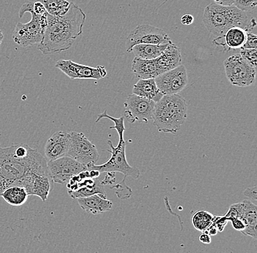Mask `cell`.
Listing matches in <instances>:
<instances>
[{
  "label": "cell",
  "mask_w": 257,
  "mask_h": 253,
  "mask_svg": "<svg viewBox=\"0 0 257 253\" xmlns=\"http://www.w3.org/2000/svg\"><path fill=\"white\" fill-rule=\"evenodd\" d=\"M37 174H51L47 161L35 149L25 157L18 156L15 145L0 147V195L12 186H30Z\"/></svg>",
  "instance_id": "1"
},
{
  "label": "cell",
  "mask_w": 257,
  "mask_h": 253,
  "mask_svg": "<svg viewBox=\"0 0 257 253\" xmlns=\"http://www.w3.org/2000/svg\"><path fill=\"white\" fill-rule=\"evenodd\" d=\"M86 14L70 2V9L64 15L54 17L48 14V26L38 49L43 55L60 53L72 47L83 33Z\"/></svg>",
  "instance_id": "2"
},
{
  "label": "cell",
  "mask_w": 257,
  "mask_h": 253,
  "mask_svg": "<svg viewBox=\"0 0 257 253\" xmlns=\"http://www.w3.org/2000/svg\"><path fill=\"white\" fill-rule=\"evenodd\" d=\"M203 22L208 31L216 37L222 36L232 27H240L250 32L256 25L254 18L250 19L235 6H222L216 3L205 8Z\"/></svg>",
  "instance_id": "3"
},
{
  "label": "cell",
  "mask_w": 257,
  "mask_h": 253,
  "mask_svg": "<svg viewBox=\"0 0 257 253\" xmlns=\"http://www.w3.org/2000/svg\"><path fill=\"white\" fill-rule=\"evenodd\" d=\"M187 118V104L178 94L164 95L156 102L152 119L159 132L176 134Z\"/></svg>",
  "instance_id": "4"
},
{
  "label": "cell",
  "mask_w": 257,
  "mask_h": 253,
  "mask_svg": "<svg viewBox=\"0 0 257 253\" xmlns=\"http://www.w3.org/2000/svg\"><path fill=\"white\" fill-rule=\"evenodd\" d=\"M107 144L111 148L108 150L111 153V157L107 162L101 165L91 164L88 166V170L96 169L99 172H119L124 175V178L130 177L138 179L141 175L139 169L130 166L126 158V147L128 141L124 139L119 140L118 145L114 147L110 140H107Z\"/></svg>",
  "instance_id": "5"
},
{
  "label": "cell",
  "mask_w": 257,
  "mask_h": 253,
  "mask_svg": "<svg viewBox=\"0 0 257 253\" xmlns=\"http://www.w3.org/2000/svg\"><path fill=\"white\" fill-rule=\"evenodd\" d=\"M26 13L31 14V21L27 24L18 23L13 34L14 41L16 44L23 48L30 47L33 45L39 44L43 40L44 35V32L42 30L40 23L41 16L35 14L29 7L27 2L21 7L19 17L22 19Z\"/></svg>",
  "instance_id": "6"
},
{
  "label": "cell",
  "mask_w": 257,
  "mask_h": 253,
  "mask_svg": "<svg viewBox=\"0 0 257 253\" xmlns=\"http://www.w3.org/2000/svg\"><path fill=\"white\" fill-rule=\"evenodd\" d=\"M225 73L228 81L237 87H248L256 80V68L252 67L240 54H234L224 61Z\"/></svg>",
  "instance_id": "7"
},
{
  "label": "cell",
  "mask_w": 257,
  "mask_h": 253,
  "mask_svg": "<svg viewBox=\"0 0 257 253\" xmlns=\"http://www.w3.org/2000/svg\"><path fill=\"white\" fill-rule=\"evenodd\" d=\"M70 134V143L67 156L87 166L96 164L99 155L95 145L88 140L83 133L72 131Z\"/></svg>",
  "instance_id": "8"
},
{
  "label": "cell",
  "mask_w": 257,
  "mask_h": 253,
  "mask_svg": "<svg viewBox=\"0 0 257 253\" xmlns=\"http://www.w3.org/2000/svg\"><path fill=\"white\" fill-rule=\"evenodd\" d=\"M171 43L173 42L168 34L158 27L149 25H138L126 38V52H131L133 46L138 44L162 45Z\"/></svg>",
  "instance_id": "9"
},
{
  "label": "cell",
  "mask_w": 257,
  "mask_h": 253,
  "mask_svg": "<svg viewBox=\"0 0 257 253\" xmlns=\"http://www.w3.org/2000/svg\"><path fill=\"white\" fill-rule=\"evenodd\" d=\"M48 170L54 182L65 184L75 174L88 170V166L78 162L71 157L65 156L50 160L48 163Z\"/></svg>",
  "instance_id": "10"
},
{
  "label": "cell",
  "mask_w": 257,
  "mask_h": 253,
  "mask_svg": "<svg viewBox=\"0 0 257 253\" xmlns=\"http://www.w3.org/2000/svg\"><path fill=\"white\" fill-rule=\"evenodd\" d=\"M156 102L151 99L130 94L125 100L124 115L128 122L148 123L152 119Z\"/></svg>",
  "instance_id": "11"
},
{
  "label": "cell",
  "mask_w": 257,
  "mask_h": 253,
  "mask_svg": "<svg viewBox=\"0 0 257 253\" xmlns=\"http://www.w3.org/2000/svg\"><path fill=\"white\" fill-rule=\"evenodd\" d=\"M156 84L163 95L176 94L184 90L188 84V75L184 65L161 74L155 78Z\"/></svg>",
  "instance_id": "12"
},
{
  "label": "cell",
  "mask_w": 257,
  "mask_h": 253,
  "mask_svg": "<svg viewBox=\"0 0 257 253\" xmlns=\"http://www.w3.org/2000/svg\"><path fill=\"white\" fill-rule=\"evenodd\" d=\"M55 67L65 74L70 79L100 80L107 75V71L103 66L96 67L80 65L71 60L58 61Z\"/></svg>",
  "instance_id": "13"
},
{
  "label": "cell",
  "mask_w": 257,
  "mask_h": 253,
  "mask_svg": "<svg viewBox=\"0 0 257 253\" xmlns=\"http://www.w3.org/2000/svg\"><path fill=\"white\" fill-rule=\"evenodd\" d=\"M70 143V132L65 131H56L46 142L45 154L49 161L65 156L68 152Z\"/></svg>",
  "instance_id": "14"
},
{
  "label": "cell",
  "mask_w": 257,
  "mask_h": 253,
  "mask_svg": "<svg viewBox=\"0 0 257 253\" xmlns=\"http://www.w3.org/2000/svg\"><path fill=\"white\" fill-rule=\"evenodd\" d=\"M248 32L240 27L229 29L222 36L217 37L213 41V44L221 46L224 51L240 49L245 43Z\"/></svg>",
  "instance_id": "15"
},
{
  "label": "cell",
  "mask_w": 257,
  "mask_h": 253,
  "mask_svg": "<svg viewBox=\"0 0 257 253\" xmlns=\"http://www.w3.org/2000/svg\"><path fill=\"white\" fill-rule=\"evenodd\" d=\"M132 71L138 79L155 78L166 72L161 67L157 59L146 60L136 57L133 61Z\"/></svg>",
  "instance_id": "16"
},
{
  "label": "cell",
  "mask_w": 257,
  "mask_h": 253,
  "mask_svg": "<svg viewBox=\"0 0 257 253\" xmlns=\"http://www.w3.org/2000/svg\"><path fill=\"white\" fill-rule=\"evenodd\" d=\"M77 199L83 210L92 214H102L112 209V201L107 199V195L96 193L92 196L78 198Z\"/></svg>",
  "instance_id": "17"
},
{
  "label": "cell",
  "mask_w": 257,
  "mask_h": 253,
  "mask_svg": "<svg viewBox=\"0 0 257 253\" xmlns=\"http://www.w3.org/2000/svg\"><path fill=\"white\" fill-rule=\"evenodd\" d=\"M53 188L54 181L51 174H38L34 177L27 190L29 196H37L40 197L42 201H46Z\"/></svg>",
  "instance_id": "18"
},
{
  "label": "cell",
  "mask_w": 257,
  "mask_h": 253,
  "mask_svg": "<svg viewBox=\"0 0 257 253\" xmlns=\"http://www.w3.org/2000/svg\"><path fill=\"white\" fill-rule=\"evenodd\" d=\"M243 211L241 219L245 224V230H242V234L257 238V210L256 204L248 200H244Z\"/></svg>",
  "instance_id": "19"
},
{
  "label": "cell",
  "mask_w": 257,
  "mask_h": 253,
  "mask_svg": "<svg viewBox=\"0 0 257 253\" xmlns=\"http://www.w3.org/2000/svg\"><path fill=\"white\" fill-rule=\"evenodd\" d=\"M133 94L144 98L151 99L157 102L163 97V94L160 91L156 84L154 78L139 79L133 87Z\"/></svg>",
  "instance_id": "20"
},
{
  "label": "cell",
  "mask_w": 257,
  "mask_h": 253,
  "mask_svg": "<svg viewBox=\"0 0 257 253\" xmlns=\"http://www.w3.org/2000/svg\"><path fill=\"white\" fill-rule=\"evenodd\" d=\"M156 59L165 71H169L181 65V50L174 43H171L160 57Z\"/></svg>",
  "instance_id": "21"
},
{
  "label": "cell",
  "mask_w": 257,
  "mask_h": 253,
  "mask_svg": "<svg viewBox=\"0 0 257 253\" xmlns=\"http://www.w3.org/2000/svg\"><path fill=\"white\" fill-rule=\"evenodd\" d=\"M169 44L170 43L162 45L138 44L133 46L131 52L134 54L135 57L151 60L160 57Z\"/></svg>",
  "instance_id": "22"
},
{
  "label": "cell",
  "mask_w": 257,
  "mask_h": 253,
  "mask_svg": "<svg viewBox=\"0 0 257 253\" xmlns=\"http://www.w3.org/2000/svg\"><path fill=\"white\" fill-rule=\"evenodd\" d=\"M0 196L11 206H21L27 202L29 194L25 188L17 185L6 189Z\"/></svg>",
  "instance_id": "23"
},
{
  "label": "cell",
  "mask_w": 257,
  "mask_h": 253,
  "mask_svg": "<svg viewBox=\"0 0 257 253\" xmlns=\"http://www.w3.org/2000/svg\"><path fill=\"white\" fill-rule=\"evenodd\" d=\"M44 6L48 14L54 17L64 15L70 9V2L67 0H36Z\"/></svg>",
  "instance_id": "24"
},
{
  "label": "cell",
  "mask_w": 257,
  "mask_h": 253,
  "mask_svg": "<svg viewBox=\"0 0 257 253\" xmlns=\"http://www.w3.org/2000/svg\"><path fill=\"white\" fill-rule=\"evenodd\" d=\"M67 193L72 198H83V197L92 196V195L96 194V193L106 195L104 185L101 183V181L98 180L97 178L95 179V182L94 184L81 187L75 191H67Z\"/></svg>",
  "instance_id": "25"
},
{
  "label": "cell",
  "mask_w": 257,
  "mask_h": 253,
  "mask_svg": "<svg viewBox=\"0 0 257 253\" xmlns=\"http://www.w3.org/2000/svg\"><path fill=\"white\" fill-rule=\"evenodd\" d=\"M213 215L207 211H198L192 217L194 228L200 231H205L213 222Z\"/></svg>",
  "instance_id": "26"
},
{
  "label": "cell",
  "mask_w": 257,
  "mask_h": 253,
  "mask_svg": "<svg viewBox=\"0 0 257 253\" xmlns=\"http://www.w3.org/2000/svg\"><path fill=\"white\" fill-rule=\"evenodd\" d=\"M102 118H108L110 121L114 123V126H110V129H115L118 133V137H119V140L123 139V133H124L125 129L124 126V118L123 117H120V118H114V117L110 116L107 113V110L104 113H100L98 115L97 118L96 120V123L99 122Z\"/></svg>",
  "instance_id": "27"
},
{
  "label": "cell",
  "mask_w": 257,
  "mask_h": 253,
  "mask_svg": "<svg viewBox=\"0 0 257 253\" xmlns=\"http://www.w3.org/2000/svg\"><path fill=\"white\" fill-rule=\"evenodd\" d=\"M125 180H126V178H123V180L119 183L111 187V188L115 189V193H116L117 196L121 199L130 198L131 196L132 193H133L131 188H128L125 183Z\"/></svg>",
  "instance_id": "28"
},
{
  "label": "cell",
  "mask_w": 257,
  "mask_h": 253,
  "mask_svg": "<svg viewBox=\"0 0 257 253\" xmlns=\"http://www.w3.org/2000/svg\"><path fill=\"white\" fill-rule=\"evenodd\" d=\"M241 57L243 58L252 67L256 68L257 65V49H240Z\"/></svg>",
  "instance_id": "29"
},
{
  "label": "cell",
  "mask_w": 257,
  "mask_h": 253,
  "mask_svg": "<svg viewBox=\"0 0 257 253\" xmlns=\"http://www.w3.org/2000/svg\"><path fill=\"white\" fill-rule=\"evenodd\" d=\"M234 6L244 12H250L256 9L257 0H234Z\"/></svg>",
  "instance_id": "30"
},
{
  "label": "cell",
  "mask_w": 257,
  "mask_h": 253,
  "mask_svg": "<svg viewBox=\"0 0 257 253\" xmlns=\"http://www.w3.org/2000/svg\"><path fill=\"white\" fill-rule=\"evenodd\" d=\"M242 211H243V202L236 203L229 206V210L225 214L226 217H236V218H240L242 216Z\"/></svg>",
  "instance_id": "31"
},
{
  "label": "cell",
  "mask_w": 257,
  "mask_h": 253,
  "mask_svg": "<svg viewBox=\"0 0 257 253\" xmlns=\"http://www.w3.org/2000/svg\"><path fill=\"white\" fill-rule=\"evenodd\" d=\"M241 49H257V36L254 34L247 33V38L245 43Z\"/></svg>",
  "instance_id": "32"
},
{
  "label": "cell",
  "mask_w": 257,
  "mask_h": 253,
  "mask_svg": "<svg viewBox=\"0 0 257 253\" xmlns=\"http://www.w3.org/2000/svg\"><path fill=\"white\" fill-rule=\"evenodd\" d=\"M227 218L224 216H217L215 217L213 216V222L212 223L216 225L218 232H221L224 230L225 226L227 223Z\"/></svg>",
  "instance_id": "33"
},
{
  "label": "cell",
  "mask_w": 257,
  "mask_h": 253,
  "mask_svg": "<svg viewBox=\"0 0 257 253\" xmlns=\"http://www.w3.org/2000/svg\"><path fill=\"white\" fill-rule=\"evenodd\" d=\"M228 221H230L233 228L235 229L236 230L242 232V230H245V224L244 223L243 221L240 218H236V217H226Z\"/></svg>",
  "instance_id": "34"
},
{
  "label": "cell",
  "mask_w": 257,
  "mask_h": 253,
  "mask_svg": "<svg viewBox=\"0 0 257 253\" xmlns=\"http://www.w3.org/2000/svg\"><path fill=\"white\" fill-rule=\"evenodd\" d=\"M257 187L256 185L253 187H251V188H248L245 189V191L243 192L244 196L248 197L249 198L253 201L255 204H256L257 201Z\"/></svg>",
  "instance_id": "35"
},
{
  "label": "cell",
  "mask_w": 257,
  "mask_h": 253,
  "mask_svg": "<svg viewBox=\"0 0 257 253\" xmlns=\"http://www.w3.org/2000/svg\"><path fill=\"white\" fill-rule=\"evenodd\" d=\"M115 181V172H107V175L103 180L101 182L102 185H110Z\"/></svg>",
  "instance_id": "36"
},
{
  "label": "cell",
  "mask_w": 257,
  "mask_h": 253,
  "mask_svg": "<svg viewBox=\"0 0 257 253\" xmlns=\"http://www.w3.org/2000/svg\"><path fill=\"white\" fill-rule=\"evenodd\" d=\"M194 17L191 14H186L183 16L181 19V23L184 26H189L194 22Z\"/></svg>",
  "instance_id": "37"
},
{
  "label": "cell",
  "mask_w": 257,
  "mask_h": 253,
  "mask_svg": "<svg viewBox=\"0 0 257 253\" xmlns=\"http://www.w3.org/2000/svg\"><path fill=\"white\" fill-rule=\"evenodd\" d=\"M200 241L203 244H209L211 243V238H210V235L208 233L203 232L200 236Z\"/></svg>",
  "instance_id": "38"
},
{
  "label": "cell",
  "mask_w": 257,
  "mask_h": 253,
  "mask_svg": "<svg viewBox=\"0 0 257 253\" xmlns=\"http://www.w3.org/2000/svg\"><path fill=\"white\" fill-rule=\"evenodd\" d=\"M214 3L219 6H231L234 4V0H213Z\"/></svg>",
  "instance_id": "39"
},
{
  "label": "cell",
  "mask_w": 257,
  "mask_h": 253,
  "mask_svg": "<svg viewBox=\"0 0 257 253\" xmlns=\"http://www.w3.org/2000/svg\"><path fill=\"white\" fill-rule=\"evenodd\" d=\"M3 38H4V35H3L1 30H0V44H1L2 42H3Z\"/></svg>",
  "instance_id": "40"
}]
</instances>
